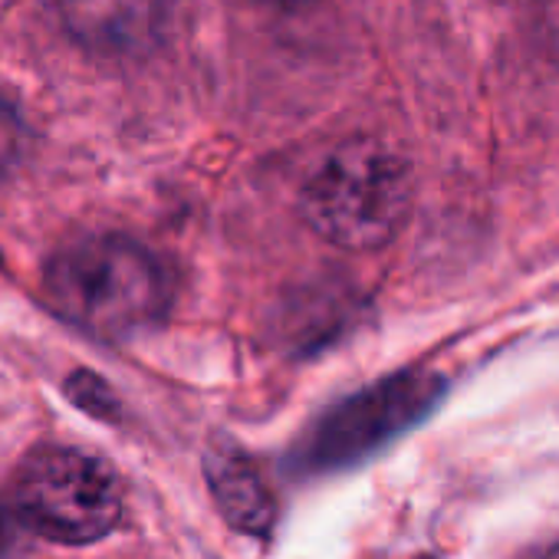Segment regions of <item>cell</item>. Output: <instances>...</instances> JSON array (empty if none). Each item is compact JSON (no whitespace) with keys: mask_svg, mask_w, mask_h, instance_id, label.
<instances>
[{"mask_svg":"<svg viewBox=\"0 0 559 559\" xmlns=\"http://www.w3.org/2000/svg\"><path fill=\"white\" fill-rule=\"evenodd\" d=\"M47 297L93 336L119 340L155 323L171 297L168 273L129 237H86L63 247L47 266Z\"/></svg>","mask_w":559,"mask_h":559,"instance_id":"cell-1","label":"cell"},{"mask_svg":"<svg viewBox=\"0 0 559 559\" xmlns=\"http://www.w3.org/2000/svg\"><path fill=\"white\" fill-rule=\"evenodd\" d=\"M300 204L317 234L340 247L366 250L402 227L412 204V178L392 152L372 142H349L313 171Z\"/></svg>","mask_w":559,"mask_h":559,"instance_id":"cell-2","label":"cell"},{"mask_svg":"<svg viewBox=\"0 0 559 559\" xmlns=\"http://www.w3.org/2000/svg\"><path fill=\"white\" fill-rule=\"evenodd\" d=\"M14 507L34 533L83 546L116 530L122 484L106 461L86 451L40 448L14 480Z\"/></svg>","mask_w":559,"mask_h":559,"instance_id":"cell-3","label":"cell"},{"mask_svg":"<svg viewBox=\"0 0 559 559\" xmlns=\"http://www.w3.org/2000/svg\"><path fill=\"white\" fill-rule=\"evenodd\" d=\"M435 399L431 379H392L376 392H366L343 405L326 425L323 438H317V451L323 454H349L356 448H369L379 438L399 431L405 421L421 415Z\"/></svg>","mask_w":559,"mask_h":559,"instance_id":"cell-4","label":"cell"},{"mask_svg":"<svg viewBox=\"0 0 559 559\" xmlns=\"http://www.w3.org/2000/svg\"><path fill=\"white\" fill-rule=\"evenodd\" d=\"M67 24L93 44H126L152 27L155 0H67Z\"/></svg>","mask_w":559,"mask_h":559,"instance_id":"cell-5","label":"cell"},{"mask_svg":"<svg viewBox=\"0 0 559 559\" xmlns=\"http://www.w3.org/2000/svg\"><path fill=\"white\" fill-rule=\"evenodd\" d=\"M207 471H211V484H214V493H217L224 513L234 523H240L243 530H253V516L263 520L266 507H263L260 484L253 480V471L247 467V461L214 457Z\"/></svg>","mask_w":559,"mask_h":559,"instance_id":"cell-6","label":"cell"},{"mask_svg":"<svg viewBox=\"0 0 559 559\" xmlns=\"http://www.w3.org/2000/svg\"><path fill=\"white\" fill-rule=\"evenodd\" d=\"M21 145H24V126L21 116L14 112V106L0 96V181L11 175V168L21 158Z\"/></svg>","mask_w":559,"mask_h":559,"instance_id":"cell-7","label":"cell"},{"mask_svg":"<svg viewBox=\"0 0 559 559\" xmlns=\"http://www.w3.org/2000/svg\"><path fill=\"white\" fill-rule=\"evenodd\" d=\"M24 520H14V513L0 510V559H17L24 546Z\"/></svg>","mask_w":559,"mask_h":559,"instance_id":"cell-8","label":"cell"},{"mask_svg":"<svg viewBox=\"0 0 559 559\" xmlns=\"http://www.w3.org/2000/svg\"><path fill=\"white\" fill-rule=\"evenodd\" d=\"M270 4H307V0H270Z\"/></svg>","mask_w":559,"mask_h":559,"instance_id":"cell-9","label":"cell"},{"mask_svg":"<svg viewBox=\"0 0 559 559\" xmlns=\"http://www.w3.org/2000/svg\"><path fill=\"white\" fill-rule=\"evenodd\" d=\"M552 559H559V556H552Z\"/></svg>","mask_w":559,"mask_h":559,"instance_id":"cell-10","label":"cell"}]
</instances>
